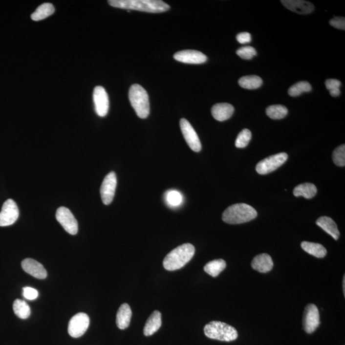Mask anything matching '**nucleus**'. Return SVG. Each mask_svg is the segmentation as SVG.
Wrapping results in <instances>:
<instances>
[{"instance_id":"nucleus-1","label":"nucleus","mask_w":345,"mask_h":345,"mask_svg":"<svg viewBox=\"0 0 345 345\" xmlns=\"http://www.w3.org/2000/svg\"><path fill=\"white\" fill-rule=\"evenodd\" d=\"M108 3L115 8L150 13H161L167 11L170 8V5L160 0H110Z\"/></svg>"},{"instance_id":"nucleus-2","label":"nucleus","mask_w":345,"mask_h":345,"mask_svg":"<svg viewBox=\"0 0 345 345\" xmlns=\"http://www.w3.org/2000/svg\"><path fill=\"white\" fill-rule=\"evenodd\" d=\"M195 247L191 244H184L172 249L166 256L163 266L169 271H176L184 267L194 257Z\"/></svg>"},{"instance_id":"nucleus-3","label":"nucleus","mask_w":345,"mask_h":345,"mask_svg":"<svg viewBox=\"0 0 345 345\" xmlns=\"http://www.w3.org/2000/svg\"><path fill=\"white\" fill-rule=\"evenodd\" d=\"M257 212L251 206L246 203H237L224 211L222 214V221L230 224L245 223L255 219Z\"/></svg>"},{"instance_id":"nucleus-4","label":"nucleus","mask_w":345,"mask_h":345,"mask_svg":"<svg viewBox=\"0 0 345 345\" xmlns=\"http://www.w3.org/2000/svg\"><path fill=\"white\" fill-rule=\"evenodd\" d=\"M204 332L207 338L221 342H233L238 338L236 328L221 322H210L205 326Z\"/></svg>"},{"instance_id":"nucleus-5","label":"nucleus","mask_w":345,"mask_h":345,"mask_svg":"<svg viewBox=\"0 0 345 345\" xmlns=\"http://www.w3.org/2000/svg\"><path fill=\"white\" fill-rule=\"evenodd\" d=\"M129 98L136 115L145 119L150 113L149 95L143 87L138 84L132 85L129 91Z\"/></svg>"},{"instance_id":"nucleus-6","label":"nucleus","mask_w":345,"mask_h":345,"mask_svg":"<svg viewBox=\"0 0 345 345\" xmlns=\"http://www.w3.org/2000/svg\"><path fill=\"white\" fill-rule=\"evenodd\" d=\"M287 159L288 154L284 152L271 155L259 161L256 166V170L260 174L270 173L283 165Z\"/></svg>"},{"instance_id":"nucleus-7","label":"nucleus","mask_w":345,"mask_h":345,"mask_svg":"<svg viewBox=\"0 0 345 345\" xmlns=\"http://www.w3.org/2000/svg\"><path fill=\"white\" fill-rule=\"evenodd\" d=\"M90 325V318L84 313L76 314L70 319L68 332L72 338H78L86 332Z\"/></svg>"},{"instance_id":"nucleus-8","label":"nucleus","mask_w":345,"mask_h":345,"mask_svg":"<svg viewBox=\"0 0 345 345\" xmlns=\"http://www.w3.org/2000/svg\"><path fill=\"white\" fill-rule=\"evenodd\" d=\"M56 218L62 227L70 235H76L78 232V221L69 209L65 207L58 208Z\"/></svg>"},{"instance_id":"nucleus-9","label":"nucleus","mask_w":345,"mask_h":345,"mask_svg":"<svg viewBox=\"0 0 345 345\" xmlns=\"http://www.w3.org/2000/svg\"><path fill=\"white\" fill-rule=\"evenodd\" d=\"M117 185V178L115 172H109L102 183L101 196L102 200L105 205H109L113 200L115 194V191Z\"/></svg>"},{"instance_id":"nucleus-10","label":"nucleus","mask_w":345,"mask_h":345,"mask_svg":"<svg viewBox=\"0 0 345 345\" xmlns=\"http://www.w3.org/2000/svg\"><path fill=\"white\" fill-rule=\"evenodd\" d=\"M19 209L15 201L12 199H8L2 206L0 213V226L12 225L18 220Z\"/></svg>"},{"instance_id":"nucleus-11","label":"nucleus","mask_w":345,"mask_h":345,"mask_svg":"<svg viewBox=\"0 0 345 345\" xmlns=\"http://www.w3.org/2000/svg\"><path fill=\"white\" fill-rule=\"evenodd\" d=\"M320 323V313L317 306L313 304L307 305L303 317V326L305 332L312 334L319 327Z\"/></svg>"},{"instance_id":"nucleus-12","label":"nucleus","mask_w":345,"mask_h":345,"mask_svg":"<svg viewBox=\"0 0 345 345\" xmlns=\"http://www.w3.org/2000/svg\"><path fill=\"white\" fill-rule=\"evenodd\" d=\"M181 130L185 140L190 147L191 149L196 152L200 151L201 150V144L199 137L197 133L195 131L194 128L189 123L188 120L182 118L180 121Z\"/></svg>"},{"instance_id":"nucleus-13","label":"nucleus","mask_w":345,"mask_h":345,"mask_svg":"<svg viewBox=\"0 0 345 345\" xmlns=\"http://www.w3.org/2000/svg\"><path fill=\"white\" fill-rule=\"evenodd\" d=\"M95 112L101 117L107 116L109 111V97L105 89L101 86L95 87L93 93Z\"/></svg>"},{"instance_id":"nucleus-14","label":"nucleus","mask_w":345,"mask_h":345,"mask_svg":"<svg viewBox=\"0 0 345 345\" xmlns=\"http://www.w3.org/2000/svg\"><path fill=\"white\" fill-rule=\"evenodd\" d=\"M176 61L189 64H201L207 62V57L204 54L196 50H183L174 54Z\"/></svg>"},{"instance_id":"nucleus-15","label":"nucleus","mask_w":345,"mask_h":345,"mask_svg":"<svg viewBox=\"0 0 345 345\" xmlns=\"http://www.w3.org/2000/svg\"><path fill=\"white\" fill-rule=\"evenodd\" d=\"M22 269L26 273L32 276L37 279L43 280L47 277V271L41 263L32 259H24L22 261Z\"/></svg>"},{"instance_id":"nucleus-16","label":"nucleus","mask_w":345,"mask_h":345,"mask_svg":"<svg viewBox=\"0 0 345 345\" xmlns=\"http://www.w3.org/2000/svg\"><path fill=\"white\" fill-rule=\"evenodd\" d=\"M280 2L287 9L302 15L311 14L315 9L312 3L303 0H282Z\"/></svg>"},{"instance_id":"nucleus-17","label":"nucleus","mask_w":345,"mask_h":345,"mask_svg":"<svg viewBox=\"0 0 345 345\" xmlns=\"http://www.w3.org/2000/svg\"><path fill=\"white\" fill-rule=\"evenodd\" d=\"M253 269L261 273H267L273 268L274 263L271 256L263 253L256 256L251 263Z\"/></svg>"},{"instance_id":"nucleus-18","label":"nucleus","mask_w":345,"mask_h":345,"mask_svg":"<svg viewBox=\"0 0 345 345\" xmlns=\"http://www.w3.org/2000/svg\"><path fill=\"white\" fill-rule=\"evenodd\" d=\"M212 115L216 120L219 122L229 119L234 113V108L228 103L216 104L212 108Z\"/></svg>"},{"instance_id":"nucleus-19","label":"nucleus","mask_w":345,"mask_h":345,"mask_svg":"<svg viewBox=\"0 0 345 345\" xmlns=\"http://www.w3.org/2000/svg\"><path fill=\"white\" fill-rule=\"evenodd\" d=\"M132 311L129 305L125 303L120 305L116 314V323L120 329H126L130 325Z\"/></svg>"},{"instance_id":"nucleus-20","label":"nucleus","mask_w":345,"mask_h":345,"mask_svg":"<svg viewBox=\"0 0 345 345\" xmlns=\"http://www.w3.org/2000/svg\"><path fill=\"white\" fill-rule=\"evenodd\" d=\"M316 223L322 230L332 237V238L335 239L336 240H338L340 236V231L338 230L337 224L331 218L327 217V216H323V217L319 218Z\"/></svg>"},{"instance_id":"nucleus-21","label":"nucleus","mask_w":345,"mask_h":345,"mask_svg":"<svg viewBox=\"0 0 345 345\" xmlns=\"http://www.w3.org/2000/svg\"><path fill=\"white\" fill-rule=\"evenodd\" d=\"M162 325V315L159 311H153L145 323L143 333L145 336L153 335Z\"/></svg>"},{"instance_id":"nucleus-22","label":"nucleus","mask_w":345,"mask_h":345,"mask_svg":"<svg viewBox=\"0 0 345 345\" xmlns=\"http://www.w3.org/2000/svg\"><path fill=\"white\" fill-rule=\"evenodd\" d=\"M301 247L303 250L308 254L313 256L319 259H322L327 255V249L322 244L318 243L309 242L304 241L301 243Z\"/></svg>"},{"instance_id":"nucleus-23","label":"nucleus","mask_w":345,"mask_h":345,"mask_svg":"<svg viewBox=\"0 0 345 345\" xmlns=\"http://www.w3.org/2000/svg\"><path fill=\"white\" fill-rule=\"evenodd\" d=\"M317 193V187L311 183H304V184L299 185L294 190L295 196H303L306 199L313 198Z\"/></svg>"},{"instance_id":"nucleus-24","label":"nucleus","mask_w":345,"mask_h":345,"mask_svg":"<svg viewBox=\"0 0 345 345\" xmlns=\"http://www.w3.org/2000/svg\"><path fill=\"white\" fill-rule=\"evenodd\" d=\"M55 7L51 3H45L37 7L36 10L32 14L31 18L34 22L44 20L48 18L55 12Z\"/></svg>"},{"instance_id":"nucleus-25","label":"nucleus","mask_w":345,"mask_h":345,"mask_svg":"<svg viewBox=\"0 0 345 345\" xmlns=\"http://www.w3.org/2000/svg\"><path fill=\"white\" fill-rule=\"evenodd\" d=\"M226 267V261L222 259H214L206 264L204 271L212 277H217L220 273L225 269Z\"/></svg>"},{"instance_id":"nucleus-26","label":"nucleus","mask_w":345,"mask_h":345,"mask_svg":"<svg viewBox=\"0 0 345 345\" xmlns=\"http://www.w3.org/2000/svg\"><path fill=\"white\" fill-rule=\"evenodd\" d=\"M263 81L259 76L255 75L246 76L239 79L238 84L243 88L247 90H254L259 88L262 85Z\"/></svg>"},{"instance_id":"nucleus-27","label":"nucleus","mask_w":345,"mask_h":345,"mask_svg":"<svg viewBox=\"0 0 345 345\" xmlns=\"http://www.w3.org/2000/svg\"><path fill=\"white\" fill-rule=\"evenodd\" d=\"M13 309L15 315L20 319H26L30 316V306L25 301L21 300V299H16L14 301Z\"/></svg>"},{"instance_id":"nucleus-28","label":"nucleus","mask_w":345,"mask_h":345,"mask_svg":"<svg viewBox=\"0 0 345 345\" xmlns=\"http://www.w3.org/2000/svg\"><path fill=\"white\" fill-rule=\"evenodd\" d=\"M266 113L273 120L282 119L288 114V109L282 105H272L267 108Z\"/></svg>"},{"instance_id":"nucleus-29","label":"nucleus","mask_w":345,"mask_h":345,"mask_svg":"<svg viewBox=\"0 0 345 345\" xmlns=\"http://www.w3.org/2000/svg\"><path fill=\"white\" fill-rule=\"evenodd\" d=\"M311 86L307 82H300L291 86L288 90V94L291 97H297L304 92H309L311 91Z\"/></svg>"},{"instance_id":"nucleus-30","label":"nucleus","mask_w":345,"mask_h":345,"mask_svg":"<svg viewBox=\"0 0 345 345\" xmlns=\"http://www.w3.org/2000/svg\"><path fill=\"white\" fill-rule=\"evenodd\" d=\"M165 199L168 205L172 207H176L182 203L183 196L180 192L175 190L167 191L165 194Z\"/></svg>"},{"instance_id":"nucleus-31","label":"nucleus","mask_w":345,"mask_h":345,"mask_svg":"<svg viewBox=\"0 0 345 345\" xmlns=\"http://www.w3.org/2000/svg\"><path fill=\"white\" fill-rule=\"evenodd\" d=\"M251 138H252V134H251L250 130L247 129H243L239 133L237 138L236 139V147L239 149L245 148L250 142Z\"/></svg>"},{"instance_id":"nucleus-32","label":"nucleus","mask_w":345,"mask_h":345,"mask_svg":"<svg viewBox=\"0 0 345 345\" xmlns=\"http://www.w3.org/2000/svg\"><path fill=\"white\" fill-rule=\"evenodd\" d=\"M332 159L334 164L338 166H345V145H340L334 150L332 153Z\"/></svg>"},{"instance_id":"nucleus-33","label":"nucleus","mask_w":345,"mask_h":345,"mask_svg":"<svg viewBox=\"0 0 345 345\" xmlns=\"http://www.w3.org/2000/svg\"><path fill=\"white\" fill-rule=\"evenodd\" d=\"M342 83L335 79H329L325 82V86L329 90L330 94L332 97H336L340 95V87Z\"/></svg>"},{"instance_id":"nucleus-34","label":"nucleus","mask_w":345,"mask_h":345,"mask_svg":"<svg viewBox=\"0 0 345 345\" xmlns=\"http://www.w3.org/2000/svg\"><path fill=\"white\" fill-rule=\"evenodd\" d=\"M237 55L242 59L251 60L257 55V51L253 47L245 46L237 49Z\"/></svg>"},{"instance_id":"nucleus-35","label":"nucleus","mask_w":345,"mask_h":345,"mask_svg":"<svg viewBox=\"0 0 345 345\" xmlns=\"http://www.w3.org/2000/svg\"><path fill=\"white\" fill-rule=\"evenodd\" d=\"M23 296L28 300L33 301L36 299L39 296L38 291L32 287H24L23 288Z\"/></svg>"},{"instance_id":"nucleus-36","label":"nucleus","mask_w":345,"mask_h":345,"mask_svg":"<svg viewBox=\"0 0 345 345\" xmlns=\"http://www.w3.org/2000/svg\"><path fill=\"white\" fill-rule=\"evenodd\" d=\"M329 23L334 28L345 30V19L343 17H335L330 21Z\"/></svg>"},{"instance_id":"nucleus-37","label":"nucleus","mask_w":345,"mask_h":345,"mask_svg":"<svg viewBox=\"0 0 345 345\" xmlns=\"http://www.w3.org/2000/svg\"><path fill=\"white\" fill-rule=\"evenodd\" d=\"M236 38L238 43H242V44L249 43L251 41V35L250 33L248 32L238 33V34L237 35Z\"/></svg>"},{"instance_id":"nucleus-38","label":"nucleus","mask_w":345,"mask_h":345,"mask_svg":"<svg viewBox=\"0 0 345 345\" xmlns=\"http://www.w3.org/2000/svg\"><path fill=\"white\" fill-rule=\"evenodd\" d=\"M343 290H344V296H345V276L344 277V280H343Z\"/></svg>"}]
</instances>
